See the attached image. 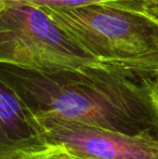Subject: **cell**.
<instances>
[{
	"label": "cell",
	"instance_id": "6da1fadb",
	"mask_svg": "<svg viewBox=\"0 0 158 159\" xmlns=\"http://www.w3.org/2000/svg\"><path fill=\"white\" fill-rule=\"evenodd\" d=\"M0 78L34 115H52L132 135L158 136L153 78L106 64L52 70L0 64Z\"/></svg>",
	"mask_w": 158,
	"mask_h": 159
},
{
	"label": "cell",
	"instance_id": "7a4b0ae2",
	"mask_svg": "<svg viewBox=\"0 0 158 159\" xmlns=\"http://www.w3.org/2000/svg\"><path fill=\"white\" fill-rule=\"evenodd\" d=\"M141 2L42 8L100 63L154 78L158 75V20L141 8Z\"/></svg>",
	"mask_w": 158,
	"mask_h": 159
},
{
	"label": "cell",
	"instance_id": "3957f363",
	"mask_svg": "<svg viewBox=\"0 0 158 159\" xmlns=\"http://www.w3.org/2000/svg\"><path fill=\"white\" fill-rule=\"evenodd\" d=\"M0 64L37 70L102 64L43 10L26 0H0Z\"/></svg>",
	"mask_w": 158,
	"mask_h": 159
},
{
	"label": "cell",
	"instance_id": "277c9868",
	"mask_svg": "<svg viewBox=\"0 0 158 159\" xmlns=\"http://www.w3.org/2000/svg\"><path fill=\"white\" fill-rule=\"evenodd\" d=\"M35 117L44 143L62 144L82 159H158V136L132 135L52 115Z\"/></svg>",
	"mask_w": 158,
	"mask_h": 159
},
{
	"label": "cell",
	"instance_id": "5b68a950",
	"mask_svg": "<svg viewBox=\"0 0 158 159\" xmlns=\"http://www.w3.org/2000/svg\"><path fill=\"white\" fill-rule=\"evenodd\" d=\"M43 143L35 115L0 78V159H14Z\"/></svg>",
	"mask_w": 158,
	"mask_h": 159
},
{
	"label": "cell",
	"instance_id": "8992f818",
	"mask_svg": "<svg viewBox=\"0 0 158 159\" xmlns=\"http://www.w3.org/2000/svg\"><path fill=\"white\" fill-rule=\"evenodd\" d=\"M14 159H82L62 144L43 143L21 153Z\"/></svg>",
	"mask_w": 158,
	"mask_h": 159
},
{
	"label": "cell",
	"instance_id": "52a82bcc",
	"mask_svg": "<svg viewBox=\"0 0 158 159\" xmlns=\"http://www.w3.org/2000/svg\"><path fill=\"white\" fill-rule=\"evenodd\" d=\"M39 7H78L95 3H124V2H140L147 0H26Z\"/></svg>",
	"mask_w": 158,
	"mask_h": 159
},
{
	"label": "cell",
	"instance_id": "ba28073f",
	"mask_svg": "<svg viewBox=\"0 0 158 159\" xmlns=\"http://www.w3.org/2000/svg\"><path fill=\"white\" fill-rule=\"evenodd\" d=\"M141 8L158 20V0H147L141 2Z\"/></svg>",
	"mask_w": 158,
	"mask_h": 159
},
{
	"label": "cell",
	"instance_id": "9c48e42d",
	"mask_svg": "<svg viewBox=\"0 0 158 159\" xmlns=\"http://www.w3.org/2000/svg\"><path fill=\"white\" fill-rule=\"evenodd\" d=\"M151 87H152L153 98H154L155 102H156L157 105H158V75L156 76V77H154L152 79V82H151Z\"/></svg>",
	"mask_w": 158,
	"mask_h": 159
}]
</instances>
